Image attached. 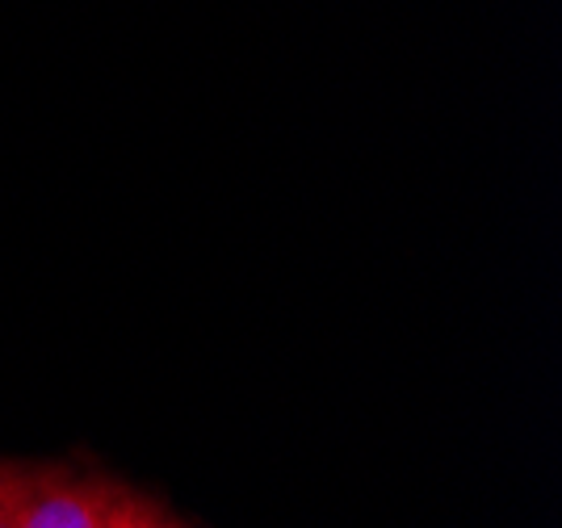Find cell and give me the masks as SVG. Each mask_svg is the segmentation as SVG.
Returning a JSON list of instances; mask_svg holds the SVG:
<instances>
[{
    "label": "cell",
    "mask_w": 562,
    "mask_h": 528,
    "mask_svg": "<svg viewBox=\"0 0 562 528\" xmlns=\"http://www.w3.org/2000/svg\"><path fill=\"white\" fill-rule=\"evenodd\" d=\"M122 486L59 465L0 458V528H110Z\"/></svg>",
    "instance_id": "obj_1"
},
{
    "label": "cell",
    "mask_w": 562,
    "mask_h": 528,
    "mask_svg": "<svg viewBox=\"0 0 562 528\" xmlns=\"http://www.w3.org/2000/svg\"><path fill=\"white\" fill-rule=\"evenodd\" d=\"M110 528H181V525L168 516L165 507L151 504V499L122 491V499H117V507H114V525Z\"/></svg>",
    "instance_id": "obj_2"
}]
</instances>
